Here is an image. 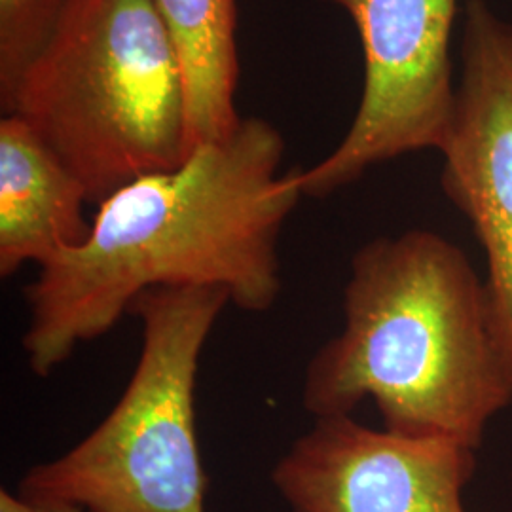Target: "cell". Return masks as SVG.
<instances>
[{
	"mask_svg": "<svg viewBox=\"0 0 512 512\" xmlns=\"http://www.w3.org/2000/svg\"><path fill=\"white\" fill-rule=\"evenodd\" d=\"M179 55L194 147L238 128L236 0H152Z\"/></svg>",
	"mask_w": 512,
	"mask_h": 512,
	"instance_id": "obj_9",
	"label": "cell"
},
{
	"mask_svg": "<svg viewBox=\"0 0 512 512\" xmlns=\"http://www.w3.org/2000/svg\"><path fill=\"white\" fill-rule=\"evenodd\" d=\"M6 114L54 150L93 203L196 150L179 55L152 0H69Z\"/></svg>",
	"mask_w": 512,
	"mask_h": 512,
	"instance_id": "obj_3",
	"label": "cell"
},
{
	"mask_svg": "<svg viewBox=\"0 0 512 512\" xmlns=\"http://www.w3.org/2000/svg\"><path fill=\"white\" fill-rule=\"evenodd\" d=\"M86 186L33 129L14 114L0 122V275L25 264L42 268L82 245Z\"/></svg>",
	"mask_w": 512,
	"mask_h": 512,
	"instance_id": "obj_8",
	"label": "cell"
},
{
	"mask_svg": "<svg viewBox=\"0 0 512 512\" xmlns=\"http://www.w3.org/2000/svg\"><path fill=\"white\" fill-rule=\"evenodd\" d=\"M283 158L285 139L270 122L241 118L177 169L145 175L99 203L86 241L38 268L25 287L29 368L50 376L156 287H217L239 310H270L281 294L279 238L304 196L302 169L281 173Z\"/></svg>",
	"mask_w": 512,
	"mask_h": 512,
	"instance_id": "obj_1",
	"label": "cell"
},
{
	"mask_svg": "<svg viewBox=\"0 0 512 512\" xmlns=\"http://www.w3.org/2000/svg\"><path fill=\"white\" fill-rule=\"evenodd\" d=\"M475 450L444 439L319 418L277 459L272 482L293 512H465Z\"/></svg>",
	"mask_w": 512,
	"mask_h": 512,
	"instance_id": "obj_7",
	"label": "cell"
},
{
	"mask_svg": "<svg viewBox=\"0 0 512 512\" xmlns=\"http://www.w3.org/2000/svg\"><path fill=\"white\" fill-rule=\"evenodd\" d=\"M228 304L217 287L139 294L128 313L141 323V353L122 397L69 452L21 476L18 494L78 512H205L196 378Z\"/></svg>",
	"mask_w": 512,
	"mask_h": 512,
	"instance_id": "obj_4",
	"label": "cell"
},
{
	"mask_svg": "<svg viewBox=\"0 0 512 512\" xmlns=\"http://www.w3.org/2000/svg\"><path fill=\"white\" fill-rule=\"evenodd\" d=\"M374 401L384 429L478 450L512 403V370L486 283L431 230L363 245L344 289V329L311 357L302 404L315 420Z\"/></svg>",
	"mask_w": 512,
	"mask_h": 512,
	"instance_id": "obj_2",
	"label": "cell"
},
{
	"mask_svg": "<svg viewBox=\"0 0 512 512\" xmlns=\"http://www.w3.org/2000/svg\"><path fill=\"white\" fill-rule=\"evenodd\" d=\"M69 0H0V103L6 112L19 80L48 42Z\"/></svg>",
	"mask_w": 512,
	"mask_h": 512,
	"instance_id": "obj_10",
	"label": "cell"
},
{
	"mask_svg": "<svg viewBox=\"0 0 512 512\" xmlns=\"http://www.w3.org/2000/svg\"><path fill=\"white\" fill-rule=\"evenodd\" d=\"M353 19L365 55V88L353 124L325 160L300 171L304 196L327 198L368 167L442 148L458 90L452 31L458 0H321Z\"/></svg>",
	"mask_w": 512,
	"mask_h": 512,
	"instance_id": "obj_5",
	"label": "cell"
},
{
	"mask_svg": "<svg viewBox=\"0 0 512 512\" xmlns=\"http://www.w3.org/2000/svg\"><path fill=\"white\" fill-rule=\"evenodd\" d=\"M0 512H78L71 507L52 505V503H40L25 499L16 492L0 490Z\"/></svg>",
	"mask_w": 512,
	"mask_h": 512,
	"instance_id": "obj_11",
	"label": "cell"
},
{
	"mask_svg": "<svg viewBox=\"0 0 512 512\" xmlns=\"http://www.w3.org/2000/svg\"><path fill=\"white\" fill-rule=\"evenodd\" d=\"M461 59L440 183L486 251V289L512 370V23L484 0L467 2Z\"/></svg>",
	"mask_w": 512,
	"mask_h": 512,
	"instance_id": "obj_6",
	"label": "cell"
}]
</instances>
